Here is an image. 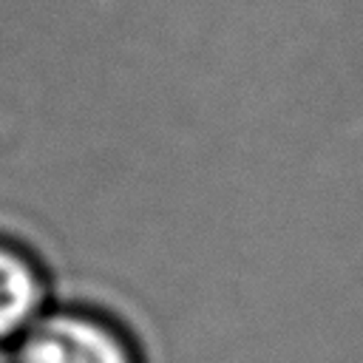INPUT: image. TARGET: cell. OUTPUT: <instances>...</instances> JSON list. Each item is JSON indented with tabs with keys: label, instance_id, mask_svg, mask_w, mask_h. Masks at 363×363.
<instances>
[{
	"label": "cell",
	"instance_id": "6da1fadb",
	"mask_svg": "<svg viewBox=\"0 0 363 363\" xmlns=\"http://www.w3.org/2000/svg\"><path fill=\"white\" fill-rule=\"evenodd\" d=\"M14 363H136L128 337L88 312H45L20 340Z\"/></svg>",
	"mask_w": 363,
	"mask_h": 363
},
{
	"label": "cell",
	"instance_id": "7a4b0ae2",
	"mask_svg": "<svg viewBox=\"0 0 363 363\" xmlns=\"http://www.w3.org/2000/svg\"><path fill=\"white\" fill-rule=\"evenodd\" d=\"M45 286L37 264L9 241H0V343H17L45 312Z\"/></svg>",
	"mask_w": 363,
	"mask_h": 363
}]
</instances>
